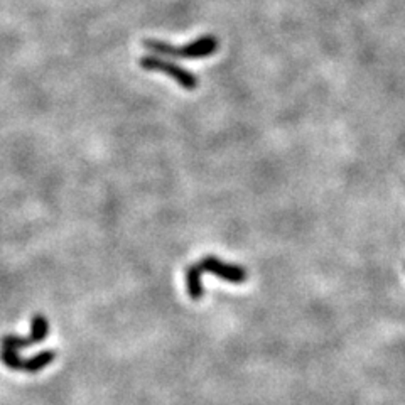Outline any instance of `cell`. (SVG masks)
<instances>
[{
    "label": "cell",
    "mask_w": 405,
    "mask_h": 405,
    "mask_svg": "<svg viewBox=\"0 0 405 405\" xmlns=\"http://www.w3.org/2000/svg\"><path fill=\"white\" fill-rule=\"evenodd\" d=\"M204 274H213V276L223 279V281L231 284H244L249 279V272L245 267L235 264H226L215 255H206L199 262L189 265L186 269V287H188V294L193 301H199L204 297V287L201 277Z\"/></svg>",
    "instance_id": "obj_1"
},
{
    "label": "cell",
    "mask_w": 405,
    "mask_h": 405,
    "mask_svg": "<svg viewBox=\"0 0 405 405\" xmlns=\"http://www.w3.org/2000/svg\"><path fill=\"white\" fill-rule=\"evenodd\" d=\"M144 48L152 51L154 54H162L167 58H179V59H203L213 56L220 48V41L215 36H201L196 41L186 46H172L164 41L146 39Z\"/></svg>",
    "instance_id": "obj_2"
},
{
    "label": "cell",
    "mask_w": 405,
    "mask_h": 405,
    "mask_svg": "<svg viewBox=\"0 0 405 405\" xmlns=\"http://www.w3.org/2000/svg\"><path fill=\"white\" fill-rule=\"evenodd\" d=\"M141 68L146 69V71H159V73L167 74V76H171L179 86H183L184 90H196L199 85L196 74L188 71V69L181 68L179 64L166 61V59H162L161 56H156V54L144 56V58L141 59Z\"/></svg>",
    "instance_id": "obj_3"
},
{
    "label": "cell",
    "mask_w": 405,
    "mask_h": 405,
    "mask_svg": "<svg viewBox=\"0 0 405 405\" xmlns=\"http://www.w3.org/2000/svg\"><path fill=\"white\" fill-rule=\"evenodd\" d=\"M58 358V353L54 350H44L37 353L32 358H21L17 351L4 350L0 348V360L9 370L26 371V374H37V371L48 369V366Z\"/></svg>",
    "instance_id": "obj_4"
},
{
    "label": "cell",
    "mask_w": 405,
    "mask_h": 405,
    "mask_svg": "<svg viewBox=\"0 0 405 405\" xmlns=\"http://www.w3.org/2000/svg\"><path fill=\"white\" fill-rule=\"evenodd\" d=\"M49 333V323L44 316L37 314L32 318V329L29 336H17V334H6L0 339V348L4 350L19 351L21 348H29L32 344L43 343L48 338Z\"/></svg>",
    "instance_id": "obj_5"
}]
</instances>
